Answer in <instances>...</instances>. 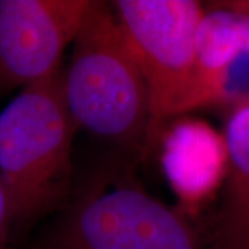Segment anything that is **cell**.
<instances>
[{"label":"cell","instance_id":"8992f818","mask_svg":"<svg viewBox=\"0 0 249 249\" xmlns=\"http://www.w3.org/2000/svg\"><path fill=\"white\" fill-rule=\"evenodd\" d=\"M157 148L165 178L187 209H199L226 183L229 152L224 134L202 119L178 116L165 126Z\"/></svg>","mask_w":249,"mask_h":249},{"label":"cell","instance_id":"9c48e42d","mask_svg":"<svg viewBox=\"0 0 249 249\" xmlns=\"http://www.w3.org/2000/svg\"><path fill=\"white\" fill-rule=\"evenodd\" d=\"M13 230L14 229H13V220L10 212L9 196L0 178V249H7Z\"/></svg>","mask_w":249,"mask_h":249},{"label":"cell","instance_id":"6da1fadb","mask_svg":"<svg viewBox=\"0 0 249 249\" xmlns=\"http://www.w3.org/2000/svg\"><path fill=\"white\" fill-rule=\"evenodd\" d=\"M64 97L78 129L144 154L150 96L112 6L90 7L62 70Z\"/></svg>","mask_w":249,"mask_h":249},{"label":"cell","instance_id":"3957f363","mask_svg":"<svg viewBox=\"0 0 249 249\" xmlns=\"http://www.w3.org/2000/svg\"><path fill=\"white\" fill-rule=\"evenodd\" d=\"M45 249H212L184 217L129 175H97L75 196Z\"/></svg>","mask_w":249,"mask_h":249},{"label":"cell","instance_id":"5b68a950","mask_svg":"<svg viewBox=\"0 0 249 249\" xmlns=\"http://www.w3.org/2000/svg\"><path fill=\"white\" fill-rule=\"evenodd\" d=\"M93 0H0V91L61 70Z\"/></svg>","mask_w":249,"mask_h":249},{"label":"cell","instance_id":"30bf717a","mask_svg":"<svg viewBox=\"0 0 249 249\" xmlns=\"http://www.w3.org/2000/svg\"><path fill=\"white\" fill-rule=\"evenodd\" d=\"M213 3H216L217 6L249 16V0H222V1H213Z\"/></svg>","mask_w":249,"mask_h":249},{"label":"cell","instance_id":"52a82bcc","mask_svg":"<svg viewBox=\"0 0 249 249\" xmlns=\"http://www.w3.org/2000/svg\"><path fill=\"white\" fill-rule=\"evenodd\" d=\"M229 170L222 216L212 249H249V104L234 109L224 127Z\"/></svg>","mask_w":249,"mask_h":249},{"label":"cell","instance_id":"7a4b0ae2","mask_svg":"<svg viewBox=\"0 0 249 249\" xmlns=\"http://www.w3.org/2000/svg\"><path fill=\"white\" fill-rule=\"evenodd\" d=\"M73 122L62 88V68L21 89L0 112V178L13 229L64 204L71 190Z\"/></svg>","mask_w":249,"mask_h":249},{"label":"cell","instance_id":"277c9868","mask_svg":"<svg viewBox=\"0 0 249 249\" xmlns=\"http://www.w3.org/2000/svg\"><path fill=\"white\" fill-rule=\"evenodd\" d=\"M111 6L147 83L148 152L157 150L168 121L190 112L206 7L196 0H116Z\"/></svg>","mask_w":249,"mask_h":249},{"label":"cell","instance_id":"ba28073f","mask_svg":"<svg viewBox=\"0 0 249 249\" xmlns=\"http://www.w3.org/2000/svg\"><path fill=\"white\" fill-rule=\"evenodd\" d=\"M248 18L230 9L211 3L196 37V75L190 111L204 107V98L211 83L229 67L247 42Z\"/></svg>","mask_w":249,"mask_h":249}]
</instances>
